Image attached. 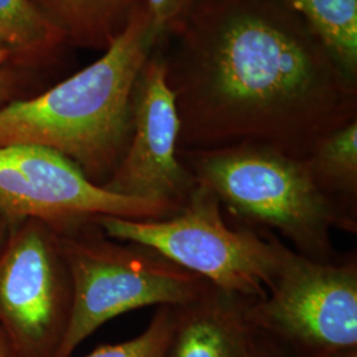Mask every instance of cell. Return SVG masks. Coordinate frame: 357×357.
Returning a JSON list of instances; mask_svg holds the SVG:
<instances>
[{"instance_id": "6da1fadb", "label": "cell", "mask_w": 357, "mask_h": 357, "mask_svg": "<svg viewBox=\"0 0 357 357\" xmlns=\"http://www.w3.org/2000/svg\"><path fill=\"white\" fill-rule=\"evenodd\" d=\"M174 38L178 150L249 143L306 159L357 119L356 79L282 0H197Z\"/></svg>"}, {"instance_id": "7a4b0ae2", "label": "cell", "mask_w": 357, "mask_h": 357, "mask_svg": "<svg viewBox=\"0 0 357 357\" xmlns=\"http://www.w3.org/2000/svg\"><path fill=\"white\" fill-rule=\"evenodd\" d=\"M156 45L143 4L97 61L38 97L0 106V147L50 149L102 185L126 151L135 84Z\"/></svg>"}, {"instance_id": "3957f363", "label": "cell", "mask_w": 357, "mask_h": 357, "mask_svg": "<svg viewBox=\"0 0 357 357\" xmlns=\"http://www.w3.org/2000/svg\"><path fill=\"white\" fill-rule=\"evenodd\" d=\"M195 183L212 192L233 225L270 233L299 255L321 262L342 257L332 230L351 233L318 190L305 159L264 144L178 150Z\"/></svg>"}, {"instance_id": "277c9868", "label": "cell", "mask_w": 357, "mask_h": 357, "mask_svg": "<svg viewBox=\"0 0 357 357\" xmlns=\"http://www.w3.org/2000/svg\"><path fill=\"white\" fill-rule=\"evenodd\" d=\"M91 221V220H90ZM89 221L56 231L72 302L56 357H70L105 323L149 306H181L212 286L153 248L86 230Z\"/></svg>"}, {"instance_id": "5b68a950", "label": "cell", "mask_w": 357, "mask_h": 357, "mask_svg": "<svg viewBox=\"0 0 357 357\" xmlns=\"http://www.w3.org/2000/svg\"><path fill=\"white\" fill-rule=\"evenodd\" d=\"M94 222L109 238L153 248L217 289L248 299L268 294L281 261L282 240L230 224L216 196L197 183L172 216H98Z\"/></svg>"}, {"instance_id": "8992f818", "label": "cell", "mask_w": 357, "mask_h": 357, "mask_svg": "<svg viewBox=\"0 0 357 357\" xmlns=\"http://www.w3.org/2000/svg\"><path fill=\"white\" fill-rule=\"evenodd\" d=\"M248 320L295 357H336L357 351V255L332 262L282 245L275 277Z\"/></svg>"}, {"instance_id": "52a82bcc", "label": "cell", "mask_w": 357, "mask_h": 357, "mask_svg": "<svg viewBox=\"0 0 357 357\" xmlns=\"http://www.w3.org/2000/svg\"><path fill=\"white\" fill-rule=\"evenodd\" d=\"M178 211L106 191L50 149L0 147V212L13 222L33 220L61 231L98 216L163 220Z\"/></svg>"}, {"instance_id": "ba28073f", "label": "cell", "mask_w": 357, "mask_h": 357, "mask_svg": "<svg viewBox=\"0 0 357 357\" xmlns=\"http://www.w3.org/2000/svg\"><path fill=\"white\" fill-rule=\"evenodd\" d=\"M72 290L57 233L24 221L0 253V330L13 357H56Z\"/></svg>"}, {"instance_id": "9c48e42d", "label": "cell", "mask_w": 357, "mask_h": 357, "mask_svg": "<svg viewBox=\"0 0 357 357\" xmlns=\"http://www.w3.org/2000/svg\"><path fill=\"white\" fill-rule=\"evenodd\" d=\"M178 134L180 121L175 96L167 82L166 60L162 54H151L135 84L126 151L101 187L125 197L180 209L196 183L178 159Z\"/></svg>"}, {"instance_id": "30bf717a", "label": "cell", "mask_w": 357, "mask_h": 357, "mask_svg": "<svg viewBox=\"0 0 357 357\" xmlns=\"http://www.w3.org/2000/svg\"><path fill=\"white\" fill-rule=\"evenodd\" d=\"M253 301L212 284L197 299L175 306L163 357H243L253 328L248 320Z\"/></svg>"}, {"instance_id": "8fae6325", "label": "cell", "mask_w": 357, "mask_h": 357, "mask_svg": "<svg viewBox=\"0 0 357 357\" xmlns=\"http://www.w3.org/2000/svg\"><path fill=\"white\" fill-rule=\"evenodd\" d=\"M305 162L318 190L356 234L357 119L324 135Z\"/></svg>"}, {"instance_id": "7c38bea8", "label": "cell", "mask_w": 357, "mask_h": 357, "mask_svg": "<svg viewBox=\"0 0 357 357\" xmlns=\"http://www.w3.org/2000/svg\"><path fill=\"white\" fill-rule=\"evenodd\" d=\"M65 38L91 48H107L143 0H31Z\"/></svg>"}, {"instance_id": "4fadbf2b", "label": "cell", "mask_w": 357, "mask_h": 357, "mask_svg": "<svg viewBox=\"0 0 357 357\" xmlns=\"http://www.w3.org/2000/svg\"><path fill=\"white\" fill-rule=\"evenodd\" d=\"M351 78L357 76V0H282Z\"/></svg>"}, {"instance_id": "5bb4252c", "label": "cell", "mask_w": 357, "mask_h": 357, "mask_svg": "<svg viewBox=\"0 0 357 357\" xmlns=\"http://www.w3.org/2000/svg\"><path fill=\"white\" fill-rule=\"evenodd\" d=\"M64 35L31 0H0V47L41 57L57 50Z\"/></svg>"}, {"instance_id": "9a60e30c", "label": "cell", "mask_w": 357, "mask_h": 357, "mask_svg": "<svg viewBox=\"0 0 357 357\" xmlns=\"http://www.w3.org/2000/svg\"><path fill=\"white\" fill-rule=\"evenodd\" d=\"M175 326V306H158L144 331L118 344H105L84 357H163Z\"/></svg>"}, {"instance_id": "2e32d148", "label": "cell", "mask_w": 357, "mask_h": 357, "mask_svg": "<svg viewBox=\"0 0 357 357\" xmlns=\"http://www.w3.org/2000/svg\"><path fill=\"white\" fill-rule=\"evenodd\" d=\"M158 44L176 35L197 0H143Z\"/></svg>"}, {"instance_id": "e0dca14e", "label": "cell", "mask_w": 357, "mask_h": 357, "mask_svg": "<svg viewBox=\"0 0 357 357\" xmlns=\"http://www.w3.org/2000/svg\"><path fill=\"white\" fill-rule=\"evenodd\" d=\"M253 327V326H252ZM243 357H295L293 354L278 343L275 339L268 336V333L252 328L249 342Z\"/></svg>"}, {"instance_id": "ac0fdd59", "label": "cell", "mask_w": 357, "mask_h": 357, "mask_svg": "<svg viewBox=\"0 0 357 357\" xmlns=\"http://www.w3.org/2000/svg\"><path fill=\"white\" fill-rule=\"evenodd\" d=\"M16 88V77L11 70L0 66V105L6 102Z\"/></svg>"}, {"instance_id": "d6986e66", "label": "cell", "mask_w": 357, "mask_h": 357, "mask_svg": "<svg viewBox=\"0 0 357 357\" xmlns=\"http://www.w3.org/2000/svg\"><path fill=\"white\" fill-rule=\"evenodd\" d=\"M0 357H13L11 347L8 344V340L1 330H0Z\"/></svg>"}, {"instance_id": "ffe728a7", "label": "cell", "mask_w": 357, "mask_h": 357, "mask_svg": "<svg viewBox=\"0 0 357 357\" xmlns=\"http://www.w3.org/2000/svg\"><path fill=\"white\" fill-rule=\"evenodd\" d=\"M10 57H11V53L7 50H4L3 47H0V66L4 64Z\"/></svg>"}, {"instance_id": "44dd1931", "label": "cell", "mask_w": 357, "mask_h": 357, "mask_svg": "<svg viewBox=\"0 0 357 357\" xmlns=\"http://www.w3.org/2000/svg\"><path fill=\"white\" fill-rule=\"evenodd\" d=\"M336 357H357V351H354V352H348V354H344V355H339V356Z\"/></svg>"}]
</instances>
